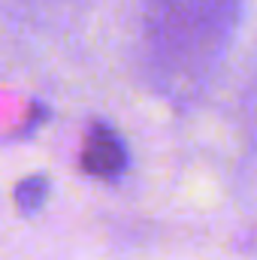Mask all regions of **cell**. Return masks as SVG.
<instances>
[{
    "label": "cell",
    "mask_w": 257,
    "mask_h": 260,
    "mask_svg": "<svg viewBox=\"0 0 257 260\" xmlns=\"http://www.w3.org/2000/svg\"><path fill=\"white\" fill-rule=\"evenodd\" d=\"M230 21V0H154L151 46L170 76H194L215 58Z\"/></svg>",
    "instance_id": "1"
},
{
    "label": "cell",
    "mask_w": 257,
    "mask_h": 260,
    "mask_svg": "<svg viewBox=\"0 0 257 260\" xmlns=\"http://www.w3.org/2000/svg\"><path fill=\"white\" fill-rule=\"evenodd\" d=\"M79 164H82V170L88 176L103 179V182H115V179H121L127 173V164H130L127 142L121 139V133L112 124L97 121L85 133Z\"/></svg>",
    "instance_id": "2"
},
{
    "label": "cell",
    "mask_w": 257,
    "mask_h": 260,
    "mask_svg": "<svg viewBox=\"0 0 257 260\" xmlns=\"http://www.w3.org/2000/svg\"><path fill=\"white\" fill-rule=\"evenodd\" d=\"M15 206L21 215H37L49 200V179L46 176H27L15 185Z\"/></svg>",
    "instance_id": "3"
}]
</instances>
